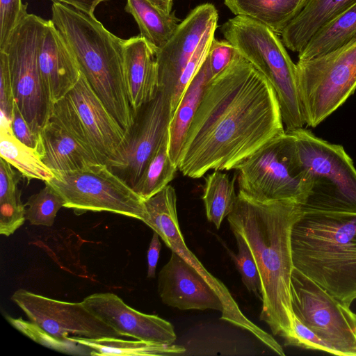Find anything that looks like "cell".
Here are the masks:
<instances>
[{
    "label": "cell",
    "mask_w": 356,
    "mask_h": 356,
    "mask_svg": "<svg viewBox=\"0 0 356 356\" xmlns=\"http://www.w3.org/2000/svg\"><path fill=\"white\" fill-rule=\"evenodd\" d=\"M284 132L273 86L238 52L207 83L186 135L178 170L197 179L210 170L235 169Z\"/></svg>",
    "instance_id": "6da1fadb"
},
{
    "label": "cell",
    "mask_w": 356,
    "mask_h": 356,
    "mask_svg": "<svg viewBox=\"0 0 356 356\" xmlns=\"http://www.w3.org/2000/svg\"><path fill=\"white\" fill-rule=\"evenodd\" d=\"M301 212L300 204L294 200L259 202L238 192L227 216L231 230L244 238L259 270L262 296L260 320L273 334L284 339L293 331L291 277L294 266L291 232Z\"/></svg>",
    "instance_id": "7a4b0ae2"
},
{
    "label": "cell",
    "mask_w": 356,
    "mask_h": 356,
    "mask_svg": "<svg viewBox=\"0 0 356 356\" xmlns=\"http://www.w3.org/2000/svg\"><path fill=\"white\" fill-rule=\"evenodd\" d=\"M51 21L70 47L81 72L127 133L134 120L124 59V40L95 16L53 3Z\"/></svg>",
    "instance_id": "3957f363"
},
{
    "label": "cell",
    "mask_w": 356,
    "mask_h": 356,
    "mask_svg": "<svg viewBox=\"0 0 356 356\" xmlns=\"http://www.w3.org/2000/svg\"><path fill=\"white\" fill-rule=\"evenodd\" d=\"M291 245L294 268L350 307L356 299V213L302 211Z\"/></svg>",
    "instance_id": "277c9868"
},
{
    "label": "cell",
    "mask_w": 356,
    "mask_h": 356,
    "mask_svg": "<svg viewBox=\"0 0 356 356\" xmlns=\"http://www.w3.org/2000/svg\"><path fill=\"white\" fill-rule=\"evenodd\" d=\"M290 132L307 186L301 211L356 213V169L343 147L304 128Z\"/></svg>",
    "instance_id": "5b68a950"
},
{
    "label": "cell",
    "mask_w": 356,
    "mask_h": 356,
    "mask_svg": "<svg viewBox=\"0 0 356 356\" xmlns=\"http://www.w3.org/2000/svg\"><path fill=\"white\" fill-rule=\"evenodd\" d=\"M226 40L268 79L276 93L286 131L305 125L299 99L296 64L277 34L247 17L236 15L220 28Z\"/></svg>",
    "instance_id": "8992f818"
},
{
    "label": "cell",
    "mask_w": 356,
    "mask_h": 356,
    "mask_svg": "<svg viewBox=\"0 0 356 356\" xmlns=\"http://www.w3.org/2000/svg\"><path fill=\"white\" fill-rule=\"evenodd\" d=\"M296 76L305 125L314 128L356 90V38L325 54L298 60Z\"/></svg>",
    "instance_id": "52a82bcc"
},
{
    "label": "cell",
    "mask_w": 356,
    "mask_h": 356,
    "mask_svg": "<svg viewBox=\"0 0 356 356\" xmlns=\"http://www.w3.org/2000/svg\"><path fill=\"white\" fill-rule=\"evenodd\" d=\"M240 193L259 202H303L307 186L290 131L280 134L243 161L236 168Z\"/></svg>",
    "instance_id": "ba28073f"
},
{
    "label": "cell",
    "mask_w": 356,
    "mask_h": 356,
    "mask_svg": "<svg viewBox=\"0 0 356 356\" xmlns=\"http://www.w3.org/2000/svg\"><path fill=\"white\" fill-rule=\"evenodd\" d=\"M47 20L27 14L0 51L6 52L15 104L36 135L48 122L53 104L42 79L38 54Z\"/></svg>",
    "instance_id": "9c48e42d"
},
{
    "label": "cell",
    "mask_w": 356,
    "mask_h": 356,
    "mask_svg": "<svg viewBox=\"0 0 356 356\" xmlns=\"http://www.w3.org/2000/svg\"><path fill=\"white\" fill-rule=\"evenodd\" d=\"M49 118L89 147L102 163L109 167L115 161L126 132L81 72L68 93L53 104Z\"/></svg>",
    "instance_id": "30bf717a"
},
{
    "label": "cell",
    "mask_w": 356,
    "mask_h": 356,
    "mask_svg": "<svg viewBox=\"0 0 356 356\" xmlns=\"http://www.w3.org/2000/svg\"><path fill=\"white\" fill-rule=\"evenodd\" d=\"M54 173L46 182L63 197L64 207L76 215L108 211L141 221L146 216L144 200L105 164Z\"/></svg>",
    "instance_id": "8fae6325"
},
{
    "label": "cell",
    "mask_w": 356,
    "mask_h": 356,
    "mask_svg": "<svg viewBox=\"0 0 356 356\" xmlns=\"http://www.w3.org/2000/svg\"><path fill=\"white\" fill-rule=\"evenodd\" d=\"M291 305L294 316L336 355L356 356L355 313L296 268L291 277Z\"/></svg>",
    "instance_id": "7c38bea8"
},
{
    "label": "cell",
    "mask_w": 356,
    "mask_h": 356,
    "mask_svg": "<svg viewBox=\"0 0 356 356\" xmlns=\"http://www.w3.org/2000/svg\"><path fill=\"white\" fill-rule=\"evenodd\" d=\"M144 204L146 216L143 222L156 232L172 251L193 266L218 293L225 307L221 319L249 331L272 350L279 351L281 346L242 313L227 287L207 270L186 246L178 222L175 188L168 185Z\"/></svg>",
    "instance_id": "4fadbf2b"
},
{
    "label": "cell",
    "mask_w": 356,
    "mask_h": 356,
    "mask_svg": "<svg viewBox=\"0 0 356 356\" xmlns=\"http://www.w3.org/2000/svg\"><path fill=\"white\" fill-rule=\"evenodd\" d=\"M172 116L170 99L159 90L153 99L134 112L133 124L123 145L108 167L131 188L136 186L147 163L169 135Z\"/></svg>",
    "instance_id": "5bb4252c"
},
{
    "label": "cell",
    "mask_w": 356,
    "mask_h": 356,
    "mask_svg": "<svg viewBox=\"0 0 356 356\" xmlns=\"http://www.w3.org/2000/svg\"><path fill=\"white\" fill-rule=\"evenodd\" d=\"M11 300L32 323L59 340L71 341L70 335L88 339L122 337L82 302L58 300L25 289L15 291Z\"/></svg>",
    "instance_id": "9a60e30c"
},
{
    "label": "cell",
    "mask_w": 356,
    "mask_h": 356,
    "mask_svg": "<svg viewBox=\"0 0 356 356\" xmlns=\"http://www.w3.org/2000/svg\"><path fill=\"white\" fill-rule=\"evenodd\" d=\"M218 13L209 3L196 6L179 22L169 40L156 51L159 90L172 97L178 81L204 33L217 26Z\"/></svg>",
    "instance_id": "2e32d148"
},
{
    "label": "cell",
    "mask_w": 356,
    "mask_h": 356,
    "mask_svg": "<svg viewBox=\"0 0 356 356\" xmlns=\"http://www.w3.org/2000/svg\"><path fill=\"white\" fill-rule=\"evenodd\" d=\"M82 302L92 314L122 337L165 344H172L176 341L174 326L169 321L131 308L114 293H94L86 297Z\"/></svg>",
    "instance_id": "e0dca14e"
},
{
    "label": "cell",
    "mask_w": 356,
    "mask_h": 356,
    "mask_svg": "<svg viewBox=\"0 0 356 356\" xmlns=\"http://www.w3.org/2000/svg\"><path fill=\"white\" fill-rule=\"evenodd\" d=\"M158 292L164 304L181 310H225L216 291L174 251L159 273Z\"/></svg>",
    "instance_id": "ac0fdd59"
},
{
    "label": "cell",
    "mask_w": 356,
    "mask_h": 356,
    "mask_svg": "<svg viewBox=\"0 0 356 356\" xmlns=\"http://www.w3.org/2000/svg\"><path fill=\"white\" fill-rule=\"evenodd\" d=\"M38 63L50 102L63 98L78 81L81 71L75 57L51 19L47 20Z\"/></svg>",
    "instance_id": "d6986e66"
},
{
    "label": "cell",
    "mask_w": 356,
    "mask_h": 356,
    "mask_svg": "<svg viewBox=\"0 0 356 356\" xmlns=\"http://www.w3.org/2000/svg\"><path fill=\"white\" fill-rule=\"evenodd\" d=\"M40 141V157L54 172L74 171L102 163L89 147L51 118L41 130Z\"/></svg>",
    "instance_id": "ffe728a7"
},
{
    "label": "cell",
    "mask_w": 356,
    "mask_h": 356,
    "mask_svg": "<svg viewBox=\"0 0 356 356\" xmlns=\"http://www.w3.org/2000/svg\"><path fill=\"white\" fill-rule=\"evenodd\" d=\"M124 59L133 112L159 91L156 50L140 35L124 40Z\"/></svg>",
    "instance_id": "44dd1931"
},
{
    "label": "cell",
    "mask_w": 356,
    "mask_h": 356,
    "mask_svg": "<svg viewBox=\"0 0 356 356\" xmlns=\"http://www.w3.org/2000/svg\"><path fill=\"white\" fill-rule=\"evenodd\" d=\"M355 3L356 0H309L281 33L283 44L298 53L323 26Z\"/></svg>",
    "instance_id": "7402d4cb"
},
{
    "label": "cell",
    "mask_w": 356,
    "mask_h": 356,
    "mask_svg": "<svg viewBox=\"0 0 356 356\" xmlns=\"http://www.w3.org/2000/svg\"><path fill=\"white\" fill-rule=\"evenodd\" d=\"M212 79L207 58L188 84L169 125L168 152L172 162L177 165L181 147L193 118L198 108L207 83Z\"/></svg>",
    "instance_id": "603a6c76"
},
{
    "label": "cell",
    "mask_w": 356,
    "mask_h": 356,
    "mask_svg": "<svg viewBox=\"0 0 356 356\" xmlns=\"http://www.w3.org/2000/svg\"><path fill=\"white\" fill-rule=\"evenodd\" d=\"M309 0H225L235 15L252 19L281 34Z\"/></svg>",
    "instance_id": "cb8c5ba5"
},
{
    "label": "cell",
    "mask_w": 356,
    "mask_h": 356,
    "mask_svg": "<svg viewBox=\"0 0 356 356\" xmlns=\"http://www.w3.org/2000/svg\"><path fill=\"white\" fill-rule=\"evenodd\" d=\"M356 38V3L323 26L298 52V60L333 51Z\"/></svg>",
    "instance_id": "d4e9b609"
},
{
    "label": "cell",
    "mask_w": 356,
    "mask_h": 356,
    "mask_svg": "<svg viewBox=\"0 0 356 356\" xmlns=\"http://www.w3.org/2000/svg\"><path fill=\"white\" fill-rule=\"evenodd\" d=\"M124 10L135 19L139 35L156 51L169 40L180 22L174 13H165L148 0H127Z\"/></svg>",
    "instance_id": "484cf974"
},
{
    "label": "cell",
    "mask_w": 356,
    "mask_h": 356,
    "mask_svg": "<svg viewBox=\"0 0 356 356\" xmlns=\"http://www.w3.org/2000/svg\"><path fill=\"white\" fill-rule=\"evenodd\" d=\"M69 340L77 342L91 349L90 355H172L182 354L184 347L143 340H125L118 337L88 339L69 337Z\"/></svg>",
    "instance_id": "4316f807"
},
{
    "label": "cell",
    "mask_w": 356,
    "mask_h": 356,
    "mask_svg": "<svg viewBox=\"0 0 356 356\" xmlns=\"http://www.w3.org/2000/svg\"><path fill=\"white\" fill-rule=\"evenodd\" d=\"M0 156L28 179L49 181L54 172L42 161L38 153L18 140L11 128L0 129Z\"/></svg>",
    "instance_id": "83f0119b"
},
{
    "label": "cell",
    "mask_w": 356,
    "mask_h": 356,
    "mask_svg": "<svg viewBox=\"0 0 356 356\" xmlns=\"http://www.w3.org/2000/svg\"><path fill=\"white\" fill-rule=\"evenodd\" d=\"M235 177L231 181L226 173L214 170L205 179L204 202L208 220L219 229L222 220L232 211L237 195Z\"/></svg>",
    "instance_id": "f1b7e54d"
},
{
    "label": "cell",
    "mask_w": 356,
    "mask_h": 356,
    "mask_svg": "<svg viewBox=\"0 0 356 356\" xmlns=\"http://www.w3.org/2000/svg\"><path fill=\"white\" fill-rule=\"evenodd\" d=\"M169 135L147 163L134 191L143 200L151 197L175 178L178 167L168 152Z\"/></svg>",
    "instance_id": "f546056e"
},
{
    "label": "cell",
    "mask_w": 356,
    "mask_h": 356,
    "mask_svg": "<svg viewBox=\"0 0 356 356\" xmlns=\"http://www.w3.org/2000/svg\"><path fill=\"white\" fill-rule=\"evenodd\" d=\"M65 200L48 183L38 193L31 195L25 206V218L31 225L51 227L58 211L64 207Z\"/></svg>",
    "instance_id": "4dcf8cb0"
},
{
    "label": "cell",
    "mask_w": 356,
    "mask_h": 356,
    "mask_svg": "<svg viewBox=\"0 0 356 356\" xmlns=\"http://www.w3.org/2000/svg\"><path fill=\"white\" fill-rule=\"evenodd\" d=\"M8 322L16 329L35 341L56 350L75 355H88L84 351L90 348L72 341L59 340L42 330L35 323L27 322L22 318L6 316Z\"/></svg>",
    "instance_id": "1f68e13d"
},
{
    "label": "cell",
    "mask_w": 356,
    "mask_h": 356,
    "mask_svg": "<svg viewBox=\"0 0 356 356\" xmlns=\"http://www.w3.org/2000/svg\"><path fill=\"white\" fill-rule=\"evenodd\" d=\"M233 234L238 253L230 252V256L248 291L262 300L261 279L252 253L244 238L237 233Z\"/></svg>",
    "instance_id": "d6a6232c"
},
{
    "label": "cell",
    "mask_w": 356,
    "mask_h": 356,
    "mask_svg": "<svg viewBox=\"0 0 356 356\" xmlns=\"http://www.w3.org/2000/svg\"><path fill=\"white\" fill-rule=\"evenodd\" d=\"M217 26L211 27L203 35L192 58L183 71L170 99L172 115L174 114L186 89L207 57Z\"/></svg>",
    "instance_id": "836d02e7"
},
{
    "label": "cell",
    "mask_w": 356,
    "mask_h": 356,
    "mask_svg": "<svg viewBox=\"0 0 356 356\" xmlns=\"http://www.w3.org/2000/svg\"><path fill=\"white\" fill-rule=\"evenodd\" d=\"M19 189L0 194V234H13L26 220L25 204L21 200Z\"/></svg>",
    "instance_id": "e575fe53"
},
{
    "label": "cell",
    "mask_w": 356,
    "mask_h": 356,
    "mask_svg": "<svg viewBox=\"0 0 356 356\" xmlns=\"http://www.w3.org/2000/svg\"><path fill=\"white\" fill-rule=\"evenodd\" d=\"M13 95L9 63L7 54L0 51V120L1 129L11 128L14 106Z\"/></svg>",
    "instance_id": "d590c367"
},
{
    "label": "cell",
    "mask_w": 356,
    "mask_h": 356,
    "mask_svg": "<svg viewBox=\"0 0 356 356\" xmlns=\"http://www.w3.org/2000/svg\"><path fill=\"white\" fill-rule=\"evenodd\" d=\"M27 6L22 0H0V49L4 47L17 25L29 14Z\"/></svg>",
    "instance_id": "8d00e7d4"
},
{
    "label": "cell",
    "mask_w": 356,
    "mask_h": 356,
    "mask_svg": "<svg viewBox=\"0 0 356 356\" xmlns=\"http://www.w3.org/2000/svg\"><path fill=\"white\" fill-rule=\"evenodd\" d=\"M286 346H295L335 355L334 350L297 317H293V331L284 339Z\"/></svg>",
    "instance_id": "74e56055"
},
{
    "label": "cell",
    "mask_w": 356,
    "mask_h": 356,
    "mask_svg": "<svg viewBox=\"0 0 356 356\" xmlns=\"http://www.w3.org/2000/svg\"><path fill=\"white\" fill-rule=\"evenodd\" d=\"M238 54L227 40H212L207 55L212 79L225 70Z\"/></svg>",
    "instance_id": "f35d334b"
},
{
    "label": "cell",
    "mask_w": 356,
    "mask_h": 356,
    "mask_svg": "<svg viewBox=\"0 0 356 356\" xmlns=\"http://www.w3.org/2000/svg\"><path fill=\"white\" fill-rule=\"evenodd\" d=\"M10 127L13 134L18 140L24 145L35 149L39 154L40 136L32 131L16 104L13 109Z\"/></svg>",
    "instance_id": "ab89813d"
},
{
    "label": "cell",
    "mask_w": 356,
    "mask_h": 356,
    "mask_svg": "<svg viewBox=\"0 0 356 356\" xmlns=\"http://www.w3.org/2000/svg\"><path fill=\"white\" fill-rule=\"evenodd\" d=\"M159 237V235L154 231L147 254L148 278H154L156 275V268L161 248Z\"/></svg>",
    "instance_id": "60d3db41"
},
{
    "label": "cell",
    "mask_w": 356,
    "mask_h": 356,
    "mask_svg": "<svg viewBox=\"0 0 356 356\" xmlns=\"http://www.w3.org/2000/svg\"><path fill=\"white\" fill-rule=\"evenodd\" d=\"M53 3H60L72 6L88 15L95 16L97 6L106 0H51Z\"/></svg>",
    "instance_id": "b9f144b4"
},
{
    "label": "cell",
    "mask_w": 356,
    "mask_h": 356,
    "mask_svg": "<svg viewBox=\"0 0 356 356\" xmlns=\"http://www.w3.org/2000/svg\"><path fill=\"white\" fill-rule=\"evenodd\" d=\"M154 6L160 9L161 10L170 13L172 7L173 0H148Z\"/></svg>",
    "instance_id": "7bdbcfd3"
},
{
    "label": "cell",
    "mask_w": 356,
    "mask_h": 356,
    "mask_svg": "<svg viewBox=\"0 0 356 356\" xmlns=\"http://www.w3.org/2000/svg\"><path fill=\"white\" fill-rule=\"evenodd\" d=\"M354 316H355V323H356V314H354Z\"/></svg>",
    "instance_id": "ee69618b"
}]
</instances>
